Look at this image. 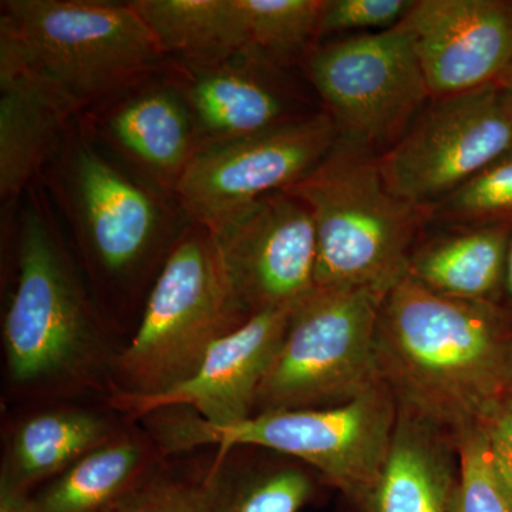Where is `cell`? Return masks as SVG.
I'll list each match as a JSON object with an SVG mask.
<instances>
[{"mask_svg": "<svg viewBox=\"0 0 512 512\" xmlns=\"http://www.w3.org/2000/svg\"><path fill=\"white\" fill-rule=\"evenodd\" d=\"M511 232L512 224L457 228L414 249L407 275L447 298L495 303Z\"/></svg>", "mask_w": 512, "mask_h": 512, "instance_id": "obj_20", "label": "cell"}, {"mask_svg": "<svg viewBox=\"0 0 512 512\" xmlns=\"http://www.w3.org/2000/svg\"><path fill=\"white\" fill-rule=\"evenodd\" d=\"M249 318L295 309L316 289L318 235L305 202L276 192L214 234Z\"/></svg>", "mask_w": 512, "mask_h": 512, "instance_id": "obj_12", "label": "cell"}, {"mask_svg": "<svg viewBox=\"0 0 512 512\" xmlns=\"http://www.w3.org/2000/svg\"><path fill=\"white\" fill-rule=\"evenodd\" d=\"M375 353L397 406L454 439L478 426L510 387L500 306L441 296L407 274L384 298Z\"/></svg>", "mask_w": 512, "mask_h": 512, "instance_id": "obj_3", "label": "cell"}, {"mask_svg": "<svg viewBox=\"0 0 512 512\" xmlns=\"http://www.w3.org/2000/svg\"><path fill=\"white\" fill-rule=\"evenodd\" d=\"M416 0H326L319 39L339 33L383 32L396 28Z\"/></svg>", "mask_w": 512, "mask_h": 512, "instance_id": "obj_28", "label": "cell"}, {"mask_svg": "<svg viewBox=\"0 0 512 512\" xmlns=\"http://www.w3.org/2000/svg\"><path fill=\"white\" fill-rule=\"evenodd\" d=\"M82 111L0 32V198L20 200Z\"/></svg>", "mask_w": 512, "mask_h": 512, "instance_id": "obj_16", "label": "cell"}, {"mask_svg": "<svg viewBox=\"0 0 512 512\" xmlns=\"http://www.w3.org/2000/svg\"><path fill=\"white\" fill-rule=\"evenodd\" d=\"M412 37L431 99L504 82L512 66V2L416 0L399 23Z\"/></svg>", "mask_w": 512, "mask_h": 512, "instance_id": "obj_14", "label": "cell"}, {"mask_svg": "<svg viewBox=\"0 0 512 512\" xmlns=\"http://www.w3.org/2000/svg\"><path fill=\"white\" fill-rule=\"evenodd\" d=\"M168 62L212 66L244 56L239 0H133Z\"/></svg>", "mask_w": 512, "mask_h": 512, "instance_id": "obj_22", "label": "cell"}, {"mask_svg": "<svg viewBox=\"0 0 512 512\" xmlns=\"http://www.w3.org/2000/svg\"><path fill=\"white\" fill-rule=\"evenodd\" d=\"M165 460L153 437L123 430L94 448L32 498L35 512H101Z\"/></svg>", "mask_w": 512, "mask_h": 512, "instance_id": "obj_21", "label": "cell"}, {"mask_svg": "<svg viewBox=\"0 0 512 512\" xmlns=\"http://www.w3.org/2000/svg\"><path fill=\"white\" fill-rule=\"evenodd\" d=\"M453 227L512 224V147L473 180L427 210Z\"/></svg>", "mask_w": 512, "mask_h": 512, "instance_id": "obj_26", "label": "cell"}, {"mask_svg": "<svg viewBox=\"0 0 512 512\" xmlns=\"http://www.w3.org/2000/svg\"><path fill=\"white\" fill-rule=\"evenodd\" d=\"M478 426L483 430L494 466L512 494V394L498 400Z\"/></svg>", "mask_w": 512, "mask_h": 512, "instance_id": "obj_29", "label": "cell"}, {"mask_svg": "<svg viewBox=\"0 0 512 512\" xmlns=\"http://www.w3.org/2000/svg\"><path fill=\"white\" fill-rule=\"evenodd\" d=\"M399 406L383 380L349 402L322 409L254 414L227 427L211 426L188 409L144 417L165 458L215 447L264 448L295 458L369 508L392 446Z\"/></svg>", "mask_w": 512, "mask_h": 512, "instance_id": "obj_4", "label": "cell"}, {"mask_svg": "<svg viewBox=\"0 0 512 512\" xmlns=\"http://www.w3.org/2000/svg\"><path fill=\"white\" fill-rule=\"evenodd\" d=\"M460 478L453 512H512V494L498 474L480 426L456 437Z\"/></svg>", "mask_w": 512, "mask_h": 512, "instance_id": "obj_27", "label": "cell"}, {"mask_svg": "<svg viewBox=\"0 0 512 512\" xmlns=\"http://www.w3.org/2000/svg\"><path fill=\"white\" fill-rule=\"evenodd\" d=\"M508 394H512V366H511L510 387H508Z\"/></svg>", "mask_w": 512, "mask_h": 512, "instance_id": "obj_33", "label": "cell"}, {"mask_svg": "<svg viewBox=\"0 0 512 512\" xmlns=\"http://www.w3.org/2000/svg\"><path fill=\"white\" fill-rule=\"evenodd\" d=\"M123 431L107 414L84 407H52L30 414L10 434L0 488L25 491L52 480Z\"/></svg>", "mask_w": 512, "mask_h": 512, "instance_id": "obj_19", "label": "cell"}, {"mask_svg": "<svg viewBox=\"0 0 512 512\" xmlns=\"http://www.w3.org/2000/svg\"><path fill=\"white\" fill-rule=\"evenodd\" d=\"M387 293L316 288L299 303L259 386L254 414L338 406L379 382L376 332Z\"/></svg>", "mask_w": 512, "mask_h": 512, "instance_id": "obj_8", "label": "cell"}, {"mask_svg": "<svg viewBox=\"0 0 512 512\" xmlns=\"http://www.w3.org/2000/svg\"><path fill=\"white\" fill-rule=\"evenodd\" d=\"M247 59L288 69L315 47L326 0H239Z\"/></svg>", "mask_w": 512, "mask_h": 512, "instance_id": "obj_23", "label": "cell"}, {"mask_svg": "<svg viewBox=\"0 0 512 512\" xmlns=\"http://www.w3.org/2000/svg\"><path fill=\"white\" fill-rule=\"evenodd\" d=\"M338 138L335 123L319 111L252 136L205 144L175 198L190 222L217 234L255 202L305 180Z\"/></svg>", "mask_w": 512, "mask_h": 512, "instance_id": "obj_11", "label": "cell"}, {"mask_svg": "<svg viewBox=\"0 0 512 512\" xmlns=\"http://www.w3.org/2000/svg\"><path fill=\"white\" fill-rule=\"evenodd\" d=\"M512 147V87L490 84L431 99L379 156L387 188L426 211Z\"/></svg>", "mask_w": 512, "mask_h": 512, "instance_id": "obj_10", "label": "cell"}, {"mask_svg": "<svg viewBox=\"0 0 512 512\" xmlns=\"http://www.w3.org/2000/svg\"><path fill=\"white\" fill-rule=\"evenodd\" d=\"M80 121L110 156L171 195L200 148L190 104L170 63L86 111Z\"/></svg>", "mask_w": 512, "mask_h": 512, "instance_id": "obj_13", "label": "cell"}, {"mask_svg": "<svg viewBox=\"0 0 512 512\" xmlns=\"http://www.w3.org/2000/svg\"><path fill=\"white\" fill-rule=\"evenodd\" d=\"M460 461L447 431L399 407L373 512H453Z\"/></svg>", "mask_w": 512, "mask_h": 512, "instance_id": "obj_18", "label": "cell"}, {"mask_svg": "<svg viewBox=\"0 0 512 512\" xmlns=\"http://www.w3.org/2000/svg\"><path fill=\"white\" fill-rule=\"evenodd\" d=\"M292 311L256 313L215 343L194 375L167 392L148 397L114 394L107 403L134 419L165 409H188L211 426L241 423L254 414L256 394L281 346Z\"/></svg>", "mask_w": 512, "mask_h": 512, "instance_id": "obj_15", "label": "cell"}, {"mask_svg": "<svg viewBox=\"0 0 512 512\" xmlns=\"http://www.w3.org/2000/svg\"><path fill=\"white\" fill-rule=\"evenodd\" d=\"M501 295L512 308V232L510 241H508L507 256H505L503 286H501Z\"/></svg>", "mask_w": 512, "mask_h": 512, "instance_id": "obj_31", "label": "cell"}, {"mask_svg": "<svg viewBox=\"0 0 512 512\" xmlns=\"http://www.w3.org/2000/svg\"><path fill=\"white\" fill-rule=\"evenodd\" d=\"M285 192L305 202L315 222L316 288L390 291L407 274L427 212L387 188L372 148L339 137L316 170Z\"/></svg>", "mask_w": 512, "mask_h": 512, "instance_id": "obj_6", "label": "cell"}, {"mask_svg": "<svg viewBox=\"0 0 512 512\" xmlns=\"http://www.w3.org/2000/svg\"><path fill=\"white\" fill-rule=\"evenodd\" d=\"M170 63L190 104L200 147L262 133L308 116L284 70L247 57L204 67Z\"/></svg>", "mask_w": 512, "mask_h": 512, "instance_id": "obj_17", "label": "cell"}, {"mask_svg": "<svg viewBox=\"0 0 512 512\" xmlns=\"http://www.w3.org/2000/svg\"><path fill=\"white\" fill-rule=\"evenodd\" d=\"M0 32L60 87L82 116L168 64L131 2L6 0Z\"/></svg>", "mask_w": 512, "mask_h": 512, "instance_id": "obj_7", "label": "cell"}, {"mask_svg": "<svg viewBox=\"0 0 512 512\" xmlns=\"http://www.w3.org/2000/svg\"><path fill=\"white\" fill-rule=\"evenodd\" d=\"M215 457L220 480L215 512H298L312 493L311 477L301 467L244 470L232 450L215 448Z\"/></svg>", "mask_w": 512, "mask_h": 512, "instance_id": "obj_24", "label": "cell"}, {"mask_svg": "<svg viewBox=\"0 0 512 512\" xmlns=\"http://www.w3.org/2000/svg\"><path fill=\"white\" fill-rule=\"evenodd\" d=\"M165 460L101 512H215L220 480L217 457L201 474H177Z\"/></svg>", "mask_w": 512, "mask_h": 512, "instance_id": "obj_25", "label": "cell"}, {"mask_svg": "<svg viewBox=\"0 0 512 512\" xmlns=\"http://www.w3.org/2000/svg\"><path fill=\"white\" fill-rule=\"evenodd\" d=\"M248 319L217 239L190 222L151 288L133 338L117 353L111 396L173 389Z\"/></svg>", "mask_w": 512, "mask_h": 512, "instance_id": "obj_5", "label": "cell"}, {"mask_svg": "<svg viewBox=\"0 0 512 512\" xmlns=\"http://www.w3.org/2000/svg\"><path fill=\"white\" fill-rule=\"evenodd\" d=\"M504 82H507L512 87V66H511V69H510V73H508V76L505 77Z\"/></svg>", "mask_w": 512, "mask_h": 512, "instance_id": "obj_32", "label": "cell"}, {"mask_svg": "<svg viewBox=\"0 0 512 512\" xmlns=\"http://www.w3.org/2000/svg\"><path fill=\"white\" fill-rule=\"evenodd\" d=\"M0 512H35L32 498L25 491L0 488Z\"/></svg>", "mask_w": 512, "mask_h": 512, "instance_id": "obj_30", "label": "cell"}, {"mask_svg": "<svg viewBox=\"0 0 512 512\" xmlns=\"http://www.w3.org/2000/svg\"><path fill=\"white\" fill-rule=\"evenodd\" d=\"M16 279L2 323L9 386L39 399L113 394L117 353L42 181L22 197Z\"/></svg>", "mask_w": 512, "mask_h": 512, "instance_id": "obj_1", "label": "cell"}, {"mask_svg": "<svg viewBox=\"0 0 512 512\" xmlns=\"http://www.w3.org/2000/svg\"><path fill=\"white\" fill-rule=\"evenodd\" d=\"M305 73L339 137L373 151L392 147L431 99L412 37L400 25L313 47Z\"/></svg>", "mask_w": 512, "mask_h": 512, "instance_id": "obj_9", "label": "cell"}, {"mask_svg": "<svg viewBox=\"0 0 512 512\" xmlns=\"http://www.w3.org/2000/svg\"><path fill=\"white\" fill-rule=\"evenodd\" d=\"M111 328L141 318L154 282L190 224L174 195L110 156L77 120L40 178Z\"/></svg>", "mask_w": 512, "mask_h": 512, "instance_id": "obj_2", "label": "cell"}]
</instances>
